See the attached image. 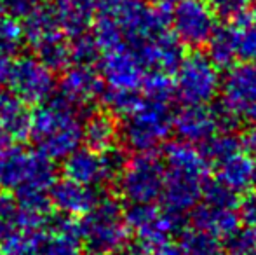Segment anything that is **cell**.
Returning a JSON list of instances; mask_svg holds the SVG:
<instances>
[{"mask_svg": "<svg viewBox=\"0 0 256 255\" xmlns=\"http://www.w3.org/2000/svg\"><path fill=\"white\" fill-rule=\"evenodd\" d=\"M204 203L212 204V206H225V208H236L237 204V192L226 187L220 180L214 182H204L202 187Z\"/></svg>", "mask_w": 256, "mask_h": 255, "instance_id": "obj_35", "label": "cell"}, {"mask_svg": "<svg viewBox=\"0 0 256 255\" xmlns=\"http://www.w3.org/2000/svg\"><path fill=\"white\" fill-rule=\"evenodd\" d=\"M140 255H180L178 243L172 239V234H158L152 238L136 239Z\"/></svg>", "mask_w": 256, "mask_h": 255, "instance_id": "obj_36", "label": "cell"}, {"mask_svg": "<svg viewBox=\"0 0 256 255\" xmlns=\"http://www.w3.org/2000/svg\"><path fill=\"white\" fill-rule=\"evenodd\" d=\"M44 6V0H0V14L21 21Z\"/></svg>", "mask_w": 256, "mask_h": 255, "instance_id": "obj_38", "label": "cell"}, {"mask_svg": "<svg viewBox=\"0 0 256 255\" xmlns=\"http://www.w3.org/2000/svg\"><path fill=\"white\" fill-rule=\"evenodd\" d=\"M226 239V250L232 255H250L256 250V227H237Z\"/></svg>", "mask_w": 256, "mask_h": 255, "instance_id": "obj_37", "label": "cell"}, {"mask_svg": "<svg viewBox=\"0 0 256 255\" xmlns=\"http://www.w3.org/2000/svg\"><path fill=\"white\" fill-rule=\"evenodd\" d=\"M174 93L186 105H209L220 91V74L208 55L194 51L176 68Z\"/></svg>", "mask_w": 256, "mask_h": 255, "instance_id": "obj_8", "label": "cell"}, {"mask_svg": "<svg viewBox=\"0 0 256 255\" xmlns=\"http://www.w3.org/2000/svg\"><path fill=\"white\" fill-rule=\"evenodd\" d=\"M110 13L124 44L132 49L168 32L169 27V11L158 4L150 6L146 0H120Z\"/></svg>", "mask_w": 256, "mask_h": 255, "instance_id": "obj_7", "label": "cell"}, {"mask_svg": "<svg viewBox=\"0 0 256 255\" xmlns=\"http://www.w3.org/2000/svg\"><path fill=\"white\" fill-rule=\"evenodd\" d=\"M40 255H86L77 218L64 215L63 218H56L49 231L44 232Z\"/></svg>", "mask_w": 256, "mask_h": 255, "instance_id": "obj_18", "label": "cell"}, {"mask_svg": "<svg viewBox=\"0 0 256 255\" xmlns=\"http://www.w3.org/2000/svg\"><path fill=\"white\" fill-rule=\"evenodd\" d=\"M237 58L242 62H256V7L251 13H244L234 20Z\"/></svg>", "mask_w": 256, "mask_h": 255, "instance_id": "obj_27", "label": "cell"}, {"mask_svg": "<svg viewBox=\"0 0 256 255\" xmlns=\"http://www.w3.org/2000/svg\"><path fill=\"white\" fill-rule=\"evenodd\" d=\"M124 255H140L138 252H129V253H124Z\"/></svg>", "mask_w": 256, "mask_h": 255, "instance_id": "obj_46", "label": "cell"}, {"mask_svg": "<svg viewBox=\"0 0 256 255\" xmlns=\"http://www.w3.org/2000/svg\"><path fill=\"white\" fill-rule=\"evenodd\" d=\"M172 129L183 142L192 145L204 143L209 136L222 129L220 114L208 105H186L178 114H172Z\"/></svg>", "mask_w": 256, "mask_h": 255, "instance_id": "obj_15", "label": "cell"}, {"mask_svg": "<svg viewBox=\"0 0 256 255\" xmlns=\"http://www.w3.org/2000/svg\"><path fill=\"white\" fill-rule=\"evenodd\" d=\"M164 210L183 217L199 204L208 177V159L188 142H172L164 150Z\"/></svg>", "mask_w": 256, "mask_h": 255, "instance_id": "obj_1", "label": "cell"}, {"mask_svg": "<svg viewBox=\"0 0 256 255\" xmlns=\"http://www.w3.org/2000/svg\"><path fill=\"white\" fill-rule=\"evenodd\" d=\"M145 95V98L157 100V102H171L174 96V82L171 81L169 74H162V72L148 70L143 77L142 88H140Z\"/></svg>", "mask_w": 256, "mask_h": 255, "instance_id": "obj_31", "label": "cell"}, {"mask_svg": "<svg viewBox=\"0 0 256 255\" xmlns=\"http://www.w3.org/2000/svg\"><path fill=\"white\" fill-rule=\"evenodd\" d=\"M208 46V58L214 63L216 68H228L234 65L237 58V48H236V37H234L232 25L228 27H216L209 41L206 42Z\"/></svg>", "mask_w": 256, "mask_h": 255, "instance_id": "obj_26", "label": "cell"}, {"mask_svg": "<svg viewBox=\"0 0 256 255\" xmlns=\"http://www.w3.org/2000/svg\"><path fill=\"white\" fill-rule=\"evenodd\" d=\"M126 157L117 147L106 152H96L89 147H78L63 159V175L89 187H102L115 180Z\"/></svg>", "mask_w": 256, "mask_h": 255, "instance_id": "obj_10", "label": "cell"}, {"mask_svg": "<svg viewBox=\"0 0 256 255\" xmlns=\"http://www.w3.org/2000/svg\"><path fill=\"white\" fill-rule=\"evenodd\" d=\"M38 60L44 65H48L52 72H63L68 65L72 63V51H70V41L66 37H61L51 44L44 46L35 53Z\"/></svg>", "mask_w": 256, "mask_h": 255, "instance_id": "obj_32", "label": "cell"}, {"mask_svg": "<svg viewBox=\"0 0 256 255\" xmlns=\"http://www.w3.org/2000/svg\"><path fill=\"white\" fill-rule=\"evenodd\" d=\"M89 2H91V6L94 7L96 14H98L104 13V11H112L120 0H89Z\"/></svg>", "mask_w": 256, "mask_h": 255, "instance_id": "obj_41", "label": "cell"}, {"mask_svg": "<svg viewBox=\"0 0 256 255\" xmlns=\"http://www.w3.org/2000/svg\"><path fill=\"white\" fill-rule=\"evenodd\" d=\"M23 46V30L18 20L0 14V86L6 84L12 60Z\"/></svg>", "mask_w": 256, "mask_h": 255, "instance_id": "obj_25", "label": "cell"}, {"mask_svg": "<svg viewBox=\"0 0 256 255\" xmlns=\"http://www.w3.org/2000/svg\"><path fill=\"white\" fill-rule=\"evenodd\" d=\"M51 9L61 30L68 37L89 32L96 16L94 7L89 0H52Z\"/></svg>", "mask_w": 256, "mask_h": 255, "instance_id": "obj_23", "label": "cell"}, {"mask_svg": "<svg viewBox=\"0 0 256 255\" xmlns=\"http://www.w3.org/2000/svg\"><path fill=\"white\" fill-rule=\"evenodd\" d=\"M236 211L240 224L248 227H256V191L246 192L242 197H237Z\"/></svg>", "mask_w": 256, "mask_h": 255, "instance_id": "obj_40", "label": "cell"}, {"mask_svg": "<svg viewBox=\"0 0 256 255\" xmlns=\"http://www.w3.org/2000/svg\"><path fill=\"white\" fill-rule=\"evenodd\" d=\"M91 255H104V253H91Z\"/></svg>", "mask_w": 256, "mask_h": 255, "instance_id": "obj_49", "label": "cell"}, {"mask_svg": "<svg viewBox=\"0 0 256 255\" xmlns=\"http://www.w3.org/2000/svg\"><path fill=\"white\" fill-rule=\"evenodd\" d=\"M250 255H256V250H254V252H251Z\"/></svg>", "mask_w": 256, "mask_h": 255, "instance_id": "obj_48", "label": "cell"}, {"mask_svg": "<svg viewBox=\"0 0 256 255\" xmlns=\"http://www.w3.org/2000/svg\"><path fill=\"white\" fill-rule=\"evenodd\" d=\"M0 255H4V252H2V250H0Z\"/></svg>", "mask_w": 256, "mask_h": 255, "instance_id": "obj_50", "label": "cell"}, {"mask_svg": "<svg viewBox=\"0 0 256 255\" xmlns=\"http://www.w3.org/2000/svg\"><path fill=\"white\" fill-rule=\"evenodd\" d=\"M164 163L154 152H136L126 159L117 180V191L128 203H154L160 197L164 187Z\"/></svg>", "mask_w": 256, "mask_h": 255, "instance_id": "obj_6", "label": "cell"}, {"mask_svg": "<svg viewBox=\"0 0 256 255\" xmlns=\"http://www.w3.org/2000/svg\"><path fill=\"white\" fill-rule=\"evenodd\" d=\"M70 51H72V63L92 65L94 62H98L100 56H102V51H100L91 32H86V34L72 37Z\"/></svg>", "mask_w": 256, "mask_h": 255, "instance_id": "obj_34", "label": "cell"}, {"mask_svg": "<svg viewBox=\"0 0 256 255\" xmlns=\"http://www.w3.org/2000/svg\"><path fill=\"white\" fill-rule=\"evenodd\" d=\"M100 75L108 88L140 91L146 68L140 62L138 55L132 48L122 44L100 56Z\"/></svg>", "mask_w": 256, "mask_h": 255, "instance_id": "obj_13", "label": "cell"}, {"mask_svg": "<svg viewBox=\"0 0 256 255\" xmlns=\"http://www.w3.org/2000/svg\"><path fill=\"white\" fill-rule=\"evenodd\" d=\"M178 248L180 255H223V248L218 239L199 229L182 231Z\"/></svg>", "mask_w": 256, "mask_h": 255, "instance_id": "obj_29", "label": "cell"}, {"mask_svg": "<svg viewBox=\"0 0 256 255\" xmlns=\"http://www.w3.org/2000/svg\"><path fill=\"white\" fill-rule=\"evenodd\" d=\"M140 62L146 70L162 72V74H174L183 60V44L172 34H164L154 37L134 49Z\"/></svg>", "mask_w": 256, "mask_h": 255, "instance_id": "obj_17", "label": "cell"}, {"mask_svg": "<svg viewBox=\"0 0 256 255\" xmlns=\"http://www.w3.org/2000/svg\"><path fill=\"white\" fill-rule=\"evenodd\" d=\"M172 35L188 48L206 46L218 27V16L208 0H182L169 11Z\"/></svg>", "mask_w": 256, "mask_h": 255, "instance_id": "obj_12", "label": "cell"}, {"mask_svg": "<svg viewBox=\"0 0 256 255\" xmlns=\"http://www.w3.org/2000/svg\"><path fill=\"white\" fill-rule=\"evenodd\" d=\"M56 88L60 89V98L80 110L98 102L104 89V82L94 65L70 63L63 70Z\"/></svg>", "mask_w": 256, "mask_h": 255, "instance_id": "obj_14", "label": "cell"}, {"mask_svg": "<svg viewBox=\"0 0 256 255\" xmlns=\"http://www.w3.org/2000/svg\"><path fill=\"white\" fill-rule=\"evenodd\" d=\"M102 197L96 187L82 185L70 178H61L51 185L49 189V199L54 210H58L64 217L78 218L86 215Z\"/></svg>", "mask_w": 256, "mask_h": 255, "instance_id": "obj_16", "label": "cell"}, {"mask_svg": "<svg viewBox=\"0 0 256 255\" xmlns=\"http://www.w3.org/2000/svg\"><path fill=\"white\" fill-rule=\"evenodd\" d=\"M32 110L10 89L0 88V131L9 136L10 142L24 140L30 129Z\"/></svg>", "mask_w": 256, "mask_h": 255, "instance_id": "obj_20", "label": "cell"}, {"mask_svg": "<svg viewBox=\"0 0 256 255\" xmlns=\"http://www.w3.org/2000/svg\"><path fill=\"white\" fill-rule=\"evenodd\" d=\"M251 129L248 131V135L244 136V143H246V147H251V149H256V117L253 121H251Z\"/></svg>", "mask_w": 256, "mask_h": 255, "instance_id": "obj_42", "label": "cell"}, {"mask_svg": "<svg viewBox=\"0 0 256 255\" xmlns=\"http://www.w3.org/2000/svg\"><path fill=\"white\" fill-rule=\"evenodd\" d=\"M172 131V112L168 102L142 98L124 117L120 138L132 152H154Z\"/></svg>", "mask_w": 256, "mask_h": 255, "instance_id": "obj_5", "label": "cell"}, {"mask_svg": "<svg viewBox=\"0 0 256 255\" xmlns=\"http://www.w3.org/2000/svg\"><path fill=\"white\" fill-rule=\"evenodd\" d=\"M220 110L237 124L256 117V62L230 65L220 81Z\"/></svg>", "mask_w": 256, "mask_h": 255, "instance_id": "obj_9", "label": "cell"}, {"mask_svg": "<svg viewBox=\"0 0 256 255\" xmlns=\"http://www.w3.org/2000/svg\"><path fill=\"white\" fill-rule=\"evenodd\" d=\"M84 248L91 253L114 255L128 246L131 231L120 203L112 196H102L98 203L78 220Z\"/></svg>", "mask_w": 256, "mask_h": 255, "instance_id": "obj_3", "label": "cell"}, {"mask_svg": "<svg viewBox=\"0 0 256 255\" xmlns=\"http://www.w3.org/2000/svg\"><path fill=\"white\" fill-rule=\"evenodd\" d=\"M216 168H218V178L216 180L225 184L232 191L242 192L250 185H253L256 163L253 157L246 152V149L218 161Z\"/></svg>", "mask_w": 256, "mask_h": 255, "instance_id": "obj_24", "label": "cell"}, {"mask_svg": "<svg viewBox=\"0 0 256 255\" xmlns=\"http://www.w3.org/2000/svg\"><path fill=\"white\" fill-rule=\"evenodd\" d=\"M120 126L110 112H92L82 123V143L96 152H106L117 145Z\"/></svg>", "mask_w": 256, "mask_h": 255, "instance_id": "obj_22", "label": "cell"}, {"mask_svg": "<svg viewBox=\"0 0 256 255\" xmlns=\"http://www.w3.org/2000/svg\"><path fill=\"white\" fill-rule=\"evenodd\" d=\"M202 145V150L200 152L204 154V157L208 161H212V163H218V161L225 159V157L232 156V154L239 152V150L248 149L246 143H244V138L232 131V129H223L222 133L216 131L212 136H209Z\"/></svg>", "mask_w": 256, "mask_h": 255, "instance_id": "obj_28", "label": "cell"}, {"mask_svg": "<svg viewBox=\"0 0 256 255\" xmlns=\"http://www.w3.org/2000/svg\"><path fill=\"white\" fill-rule=\"evenodd\" d=\"M251 0H208L216 16H222L225 20H236L240 14H244Z\"/></svg>", "mask_w": 256, "mask_h": 255, "instance_id": "obj_39", "label": "cell"}, {"mask_svg": "<svg viewBox=\"0 0 256 255\" xmlns=\"http://www.w3.org/2000/svg\"><path fill=\"white\" fill-rule=\"evenodd\" d=\"M20 229L24 227L16 197L10 196L9 192H0V241Z\"/></svg>", "mask_w": 256, "mask_h": 255, "instance_id": "obj_33", "label": "cell"}, {"mask_svg": "<svg viewBox=\"0 0 256 255\" xmlns=\"http://www.w3.org/2000/svg\"><path fill=\"white\" fill-rule=\"evenodd\" d=\"M82 123L78 109L63 98H49L32 110L28 136L35 150L52 161H63L82 145Z\"/></svg>", "mask_w": 256, "mask_h": 255, "instance_id": "obj_2", "label": "cell"}, {"mask_svg": "<svg viewBox=\"0 0 256 255\" xmlns=\"http://www.w3.org/2000/svg\"><path fill=\"white\" fill-rule=\"evenodd\" d=\"M143 96L138 91H128V89H103L100 100L103 102L104 110L115 117H126L140 102Z\"/></svg>", "mask_w": 256, "mask_h": 255, "instance_id": "obj_30", "label": "cell"}, {"mask_svg": "<svg viewBox=\"0 0 256 255\" xmlns=\"http://www.w3.org/2000/svg\"><path fill=\"white\" fill-rule=\"evenodd\" d=\"M253 184L256 185V171H254V180H253Z\"/></svg>", "mask_w": 256, "mask_h": 255, "instance_id": "obj_47", "label": "cell"}, {"mask_svg": "<svg viewBox=\"0 0 256 255\" xmlns=\"http://www.w3.org/2000/svg\"><path fill=\"white\" fill-rule=\"evenodd\" d=\"M56 182L54 161L38 150L20 145H7L0 152V187L7 192L24 189L49 191Z\"/></svg>", "mask_w": 256, "mask_h": 255, "instance_id": "obj_4", "label": "cell"}, {"mask_svg": "<svg viewBox=\"0 0 256 255\" xmlns=\"http://www.w3.org/2000/svg\"><path fill=\"white\" fill-rule=\"evenodd\" d=\"M21 30H23V44H26L35 53L58 39L66 37L54 16L51 6L38 7L35 13L24 18Z\"/></svg>", "mask_w": 256, "mask_h": 255, "instance_id": "obj_19", "label": "cell"}, {"mask_svg": "<svg viewBox=\"0 0 256 255\" xmlns=\"http://www.w3.org/2000/svg\"><path fill=\"white\" fill-rule=\"evenodd\" d=\"M21 255H40V252H28V253H21Z\"/></svg>", "mask_w": 256, "mask_h": 255, "instance_id": "obj_45", "label": "cell"}, {"mask_svg": "<svg viewBox=\"0 0 256 255\" xmlns=\"http://www.w3.org/2000/svg\"><path fill=\"white\" fill-rule=\"evenodd\" d=\"M192 224L196 229L214 236L216 239H225L240 225L236 208L212 206L202 203L196 204L192 210Z\"/></svg>", "mask_w": 256, "mask_h": 255, "instance_id": "obj_21", "label": "cell"}, {"mask_svg": "<svg viewBox=\"0 0 256 255\" xmlns=\"http://www.w3.org/2000/svg\"><path fill=\"white\" fill-rule=\"evenodd\" d=\"M7 145H10V140H9V136H7L6 133H2V131H0V152H2V150L6 149Z\"/></svg>", "mask_w": 256, "mask_h": 255, "instance_id": "obj_44", "label": "cell"}, {"mask_svg": "<svg viewBox=\"0 0 256 255\" xmlns=\"http://www.w3.org/2000/svg\"><path fill=\"white\" fill-rule=\"evenodd\" d=\"M182 0H158V6L160 7H164V9H168V11H171L172 7L176 6V4H180Z\"/></svg>", "mask_w": 256, "mask_h": 255, "instance_id": "obj_43", "label": "cell"}, {"mask_svg": "<svg viewBox=\"0 0 256 255\" xmlns=\"http://www.w3.org/2000/svg\"><path fill=\"white\" fill-rule=\"evenodd\" d=\"M6 82L10 91L28 105H40L48 102L58 86L51 68L37 56L30 55H21L12 60Z\"/></svg>", "mask_w": 256, "mask_h": 255, "instance_id": "obj_11", "label": "cell"}]
</instances>
